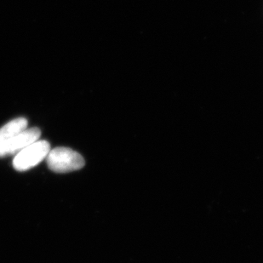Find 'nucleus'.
<instances>
[{
	"label": "nucleus",
	"mask_w": 263,
	"mask_h": 263,
	"mask_svg": "<svg viewBox=\"0 0 263 263\" xmlns=\"http://www.w3.org/2000/svg\"><path fill=\"white\" fill-rule=\"evenodd\" d=\"M46 162L52 172L67 173L82 169L85 166V159L77 152L68 147H55L50 150Z\"/></svg>",
	"instance_id": "nucleus-1"
},
{
	"label": "nucleus",
	"mask_w": 263,
	"mask_h": 263,
	"mask_svg": "<svg viewBox=\"0 0 263 263\" xmlns=\"http://www.w3.org/2000/svg\"><path fill=\"white\" fill-rule=\"evenodd\" d=\"M50 150V145L46 141H39L23 149L16 154L13 160V166L16 171L25 172L32 169L46 159Z\"/></svg>",
	"instance_id": "nucleus-2"
},
{
	"label": "nucleus",
	"mask_w": 263,
	"mask_h": 263,
	"mask_svg": "<svg viewBox=\"0 0 263 263\" xmlns=\"http://www.w3.org/2000/svg\"><path fill=\"white\" fill-rule=\"evenodd\" d=\"M41 136V132L37 128L26 129L19 134L0 144V158L16 155L27 146L37 142Z\"/></svg>",
	"instance_id": "nucleus-3"
},
{
	"label": "nucleus",
	"mask_w": 263,
	"mask_h": 263,
	"mask_svg": "<svg viewBox=\"0 0 263 263\" xmlns=\"http://www.w3.org/2000/svg\"><path fill=\"white\" fill-rule=\"evenodd\" d=\"M27 127L28 120L25 118H17L9 122L0 128V144L7 142L8 140L11 139L13 137L23 132L27 129Z\"/></svg>",
	"instance_id": "nucleus-4"
}]
</instances>
